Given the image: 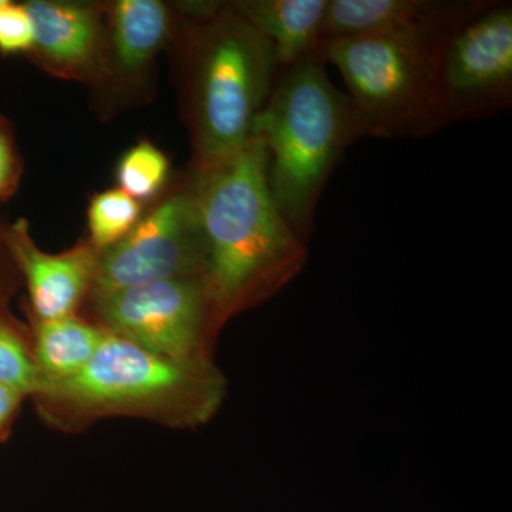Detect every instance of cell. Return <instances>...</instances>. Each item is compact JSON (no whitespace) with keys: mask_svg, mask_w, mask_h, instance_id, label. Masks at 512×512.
Listing matches in <instances>:
<instances>
[{"mask_svg":"<svg viewBox=\"0 0 512 512\" xmlns=\"http://www.w3.org/2000/svg\"><path fill=\"white\" fill-rule=\"evenodd\" d=\"M195 204L205 251L211 322L281 288L302 268L305 244L282 217L268 183L262 137L207 173H195Z\"/></svg>","mask_w":512,"mask_h":512,"instance_id":"6da1fadb","label":"cell"},{"mask_svg":"<svg viewBox=\"0 0 512 512\" xmlns=\"http://www.w3.org/2000/svg\"><path fill=\"white\" fill-rule=\"evenodd\" d=\"M254 134L265 143L276 207L305 244L330 175L348 147L365 138L348 94L318 57H308L276 80Z\"/></svg>","mask_w":512,"mask_h":512,"instance_id":"7a4b0ae2","label":"cell"},{"mask_svg":"<svg viewBox=\"0 0 512 512\" xmlns=\"http://www.w3.org/2000/svg\"><path fill=\"white\" fill-rule=\"evenodd\" d=\"M187 52L195 173H207L254 137L279 67L271 43L231 5L201 8Z\"/></svg>","mask_w":512,"mask_h":512,"instance_id":"3957f363","label":"cell"},{"mask_svg":"<svg viewBox=\"0 0 512 512\" xmlns=\"http://www.w3.org/2000/svg\"><path fill=\"white\" fill-rule=\"evenodd\" d=\"M217 394L208 367L165 359L106 330L79 373L46 384L37 397L59 423L119 414L190 424L210 414Z\"/></svg>","mask_w":512,"mask_h":512,"instance_id":"277c9868","label":"cell"},{"mask_svg":"<svg viewBox=\"0 0 512 512\" xmlns=\"http://www.w3.org/2000/svg\"><path fill=\"white\" fill-rule=\"evenodd\" d=\"M315 56L339 70L363 137L421 138L447 127L426 50L359 35L322 40Z\"/></svg>","mask_w":512,"mask_h":512,"instance_id":"5b68a950","label":"cell"},{"mask_svg":"<svg viewBox=\"0 0 512 512\" xmlns=\"http://www.w3.org/2000/svg\"><path fill=\"white\" fill-rule=\"evenodd\" d=\"M434 86L447 126L510 109L512 6L491 2L431 53Z\"/></svg>","mask_w":512,"mask_h":512,"instance_id":"8992f818","label":"cell"},{"mask_svg":"<svg viewBox=\"0 0 512 512\" xmlns=\"http://www.w3.org/2000/svg\"><path fill=\"white\" fill-rule=\"evenodd\" d=\"M205 251L192 184L141 218L100 252L92 295L168 279H204Z\"/></svg>","mask_w":512,"mask_h":512,"instance_id":"52a82bcc","label":"cell"},{"mask_svg":"<svg viewBox=\"0 0 512 512\" xmlns=\"http://www.w3.org/2000/svg\"><path fill=\"white\" fill-rule=\"evenodd\" d=\"M106 330L165 359L208 367L202 357L210 305L202 279H168L93 296Z\"/></svg>","mask_w":512,"mask_h":512,"instance_id":"ba28073f","label":"cell"},{"mask_svg":"<svg viewBox=\"0 0 512 512\" xmlns=\"http://www.w3.org/2000/svg\"><path fill=\"white\" fill-rule=\"evenodd\" d=\"M493 0H329L322 40L379 35L431 53Z\"/></svg>","mask_w":512,"mask_h":512,"instance_id":"9c48e42d","label":"cell"},{"mask_svg":"<svg viewBox=\"0 0 512 512\" xmlns=\"http://www.w3.org/2000/svg\"><path fill=\"white\" fill-rule=\"evenodd\" d=\"M5 242L28 282L37 320L74 315L84 295L92 292L99 252L90 242L62 254H47L30 237L26 221L10 225Z\"/></svg>","mask_w":512,"mask_h":512,"instance_id":"30bf717a","label":"cell"},{"mask_svg":"<svg viewBox=\"0 0 512 512\" xmlns=\"http://www.w3.org/2000/svg\"><path fill=\"white\" fill-rule=\"evenodd\" d=\"M25 8L35 29L32 53L40 63L70 77L93 69L100 47V16L93 6L33 0Z\"/></svg>","mask_w":512,"mask_h":512,"instance_id":"8fae6325","label":"cell"},{"mask_svg":"<svg viewBox=\"0 0 512 512\" xmlns=\"http://www.w3.org/2000/svg\"><path fill=\"white\" fill-rule=\"evenodd\" d=\"M329 0H244L231 3L274 47L279 70L316 55Z\"/></svg>","mask_w":512,"mask_h":512,"instance_id":"7c38bea8","label":"cell"},{"mask_svg":"<svg viewBox=\"0 0 512 512\" xmlns=\"http://www.w3.org/2000/svg\"><path fill=\"white\" fill-rule=\"evenodd\" d=\"M104 335L106 329L74 315L37 320L33 357L42 375L43 387L79 373L100 348Z\"/></svg>","mask_w":512,"mask_h":512,"instance_id":"4fadbf2b","label":"cell"},{"mask_svg":"<svg viewBox=\"0 0 512 512\" xmlns=\"http://www.w3.org/2000/svg\"><path fill=\"white\" fill-rule=\"evenodd\" d=\"M170 30L167 6L158 0H120L113 10V47L117 66L136 73L163 46Z\"/></svg>","mask_w":512,"mask_h":512,"instance_id":"5bb4252c","label":"cell"},{"mask_svg":"<svg viewBox=\"0 0 512 512\" xmlns=\"http://www.w3.org/2000/svg\"><path fill=\"white\" fill-rule=\"evenodd\" d=\"M141 220V204L126 192L107 190L93 197L89 207L90 245L106 251L121 241Z\"/></svg>","mask_w":512,"mask_h":512,"instance_id":"9a60e30c","label":"cell"},{"mask_svg":"<svg viewBox=\"0 0 512 512\" xmlns=\"http://www.w3.org/2000/svg\"><path fill=\"white\" fill-rule=\"evenodd\" d=\"M170 173V163L163 151L151 143H140L121 157L117 165L119 190L134 200L148 201L156 197Z\"/></svg>","mask_w":512,"mask_h":512,"instance_id":"2e32d148","label":"cell"},{"mask_svg":"<svg viewBox=\"0 0 512 512\" xmlns=\"http://www.w3.org/2000/svg\"><path fill=\"white\" fill-rule=\"evenodd\" d=\"M0 384L18 390L23 396H37L43 379L33 353L9 323L0 320Z\"/></svg>","mask_w":512,"mask_h":512,"instance_id":"e0dca14e","label":"cell"},{"mask_svg":"<svg viewBox=\"0 0 512 512\" xmlns=\"http://www.w3.org/2000/svg\"><path fill=\"white\" fill-rule=\"evenodd\" d=\"M35 29L25 5L6 2L0 8V52L5 55L32 52Z\"/></svg>","mask_w":512,"mask_h":512,"instance_id":"ac0fdd59","label":"cell"},{"mask_svg":"<svg viewBox=\"0 0 512 512\" xmlns=\"http://www.w3.org/2000/svg\"><path fill=\"white\" fill-rule=\"evenodd\" d=\"M19 175L20 163L12 131L0 117V201H5L13 194Z\"/></svg>","mask_w":512,"mask_h":512,"instance_id":"d6986e66","label":"cell"},{"mask_svg":"<svg viewBox=\"0 0 512 512\" xmlns=\"http://www.w3.org/2000/svg\"><path fill=\"white\" fill-rule=\"evenodd\" d=\"M23 394L0 384V437L9 429L22 403Z\"/></svg>","mask_w":512,"mask_h":512,"instance_id":"ffe728a7","label":"cell"},{"mask_svg":"<svg viewBox=\"0 0 512 512\" xmlns=\"http://www.w3.org/2000/svg\"><path fill=\"white\" fill-rule=\"evenodd\" d=\"M8 2V0H0V8H2L5 3Z\"/></svg>","mask_w":512,"mask_h":512,"instance_id":"44dd1931","label":"cell"}]
</instances>
